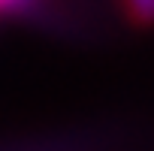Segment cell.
Masks as SVG:
<instances>
[{
	"instance_id": "cell-1",
	"label": "cell",
	"mask_w": 154,
	"mask_h": 151,
	"mask_svg": "<svg viewBox=\"0 0 154 151\" xmlns=\"http://www.w3.org/2000/svg\"><path fill=\"white\" fill-rule=\"evenodd\" d=\"M121 6L133 24H139V27L154 24V0H121Z\"/></svg>"
},
{
	"instance_id": "cell-2",
	"label": "cell",
	"mask_w": 154,
	"mask_h": 151,
	"mask_svg": "<svg viewBox=\"0 0 154 151\" xmlns=\"http://www.w3.org/2000/svg\"><path fill=\"white\" fill-rule=\"evenodd\" d=\"M30 6V0H0V15H9V12H21Z\"/></svg>"
}]
</instances>
